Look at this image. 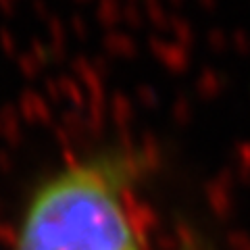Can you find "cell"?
Instances as JSON below:
<instances>
[{"label": "cell", "instance_id": "obj_1", "mask_svg": "<svg viewBox=\"0 0 250 250\" xmlns=\"http://www.w3.org/2000/svg\"><path fill=\"white\" fill-rule=\"evenodd\" d=\"M136 200L138 171L127 156L71 163L36 188L13 250H152Z\"/></svg>", "mask_w": 250, "mask_h": 250}]
</instances>
